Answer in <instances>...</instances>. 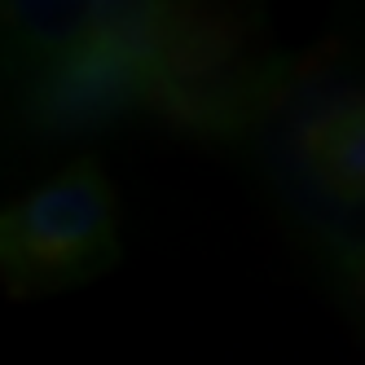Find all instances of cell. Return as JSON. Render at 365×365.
<instances>
[{"instance_id":"obj_3","label":"cell","mask_w":365,"mask_h":365,"mask_svg":"<svg viewBox=\"0 0 365 365\" xmlns=\"http://www.w3.org/2000/svg\"><path fill=\"white\" fill-rule=\"evenodd\" d=\"M0 259L14 295L84 286L119 259V212L97 159H75L0 220Z\"/></svg>"},{"instance_id":"obj_4","label":"cell","mask_w":365,"mask_h":365,"mask_svg":"<svg viewBox=\"0 0 365 365\" xmlns=\"http://www.w3.org/2000/svg\"><path fill=\"white\" fill-rule=\"evenodd\" d=\"M141 110L154 115V71L97 36L18 75V115L36 141H88Z\"/></svg>"},{"instance_id":"obj_5","label":"cell","mask_w":365,"mask_h":365,"mask_svg":"<svg viewBox=\"0 0 365 365\" xmlns=\"http://www.w3.org/2000/svg\"><path fill=\"white\" fill-rule=\"evenodd\" d=\"M5 31L18 75L71 53L93 31V0H5Z\"/></svg>"},{"instance_id":"obj_1","label":"cell","mask_w":365,"mask_h":365,"mask_svg":"<svg viewBox=\"0 0 365 365\" xmlns=\"http://www.w3.org/2000/svg\"><path fill=\"white\" fill-rule=\"evenodd\" d=\"M238 141L330 269L365 251V58L344 44L277 58Z\"/></svg>"},{"instance_id":"obj_6","label":"cell","mask_w":365,"mask_h":365,"mask_svg":"<svg viewBox=\"0 0 365 365\" xmlns=\"http://www.w3.org/2000/svg\"><path fill=\"white\" fill-rule=\"evenodd\" d=\"M330 277H334L339 299H344L348 312L356 317V326H365V251L352 255V259H344V264H334Z\"/></svg>"},{"instance_id":"obj_2","label":"cell","mask_w":365,"mask_h":365,"mask_svg":"<svg viewBox=\"0 0 365 365\" xmlns=\"http://www.w3.org/2000/svg\"><path fill=\"white\" fill-rule=\"evenodd\" d=\"M277 58L255 40L242 0H168L154 115L198 137H242Z\"/></svg>"}]
</instances>
